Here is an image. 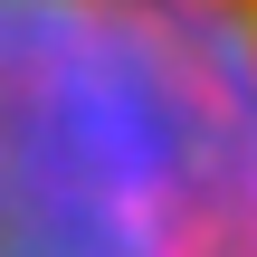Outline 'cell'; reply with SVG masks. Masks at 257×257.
Segmentation results:
<instances>
[{
	"instance_id": "6da1fadb",
	"label": "cell",
	"mask_w": 257,
	"mask_h": 257,
	"mask_svg": "<svg viewBox=\"0 0 257 257\" xmlns=\"http://www.w3.org/2000/svg\"><path fill=\"white\" fill-rule=\"evenodd\" d=\"M0 257H257V0H0Z\"/></svg>"
}]
</instances>
